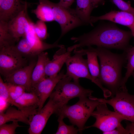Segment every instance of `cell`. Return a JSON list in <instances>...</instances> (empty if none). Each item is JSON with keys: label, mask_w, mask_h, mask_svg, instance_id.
<instances>
[{"label": "cell", "mask_w": 134, "mask_h": 134, "mask_svg": "<svg viewBox=\"0 0 134 134\" xmlns=\"http://www.w3.org/2000/svg\"><path fill=\"white\" fill-rule=\"evenodd\" d=\"M133 37L131 31L122 29L115 23H102L88 33L71 37V40L77 44L68 47L67 50L72 52L75 49L95 45L124 51L130 45L129 42Z\"/></svg>", "instance_id": "6da1fadb"}, {"label": "cell", "mask_w": 134, "mask_h": 134, "mask_svg": "<svg viewBox=\"0 0 134 134\" xmlns=\"http://www.w3.org/2000/svg\"><path fill=\"white\" fill-rule=\"evenodd\" d=\"M93 49L100 60L99 80L114 96L121 86L122 70L127 62L125 54L124 52L120 54L114 53L101 47L93 48Z\"/></svg>", "instance_id": "7a4b0ae2"}, {"label": "cell", "mask_w": 134, "mask_h": 134, "mask_svg": "<svg viewBox=\"0 0 134 134\" xmlns=\"http://www.w3.org/2000/svg\"><path fill=\"white\" fill-rule=\"evenodd\" d=\"M100 103L91 96L89 98L80 97L74 104L66 105L60 108L56 114L63 118H68L73 125L77 127L79 132L81 133L85 129L86 122Z\"/></svg>", "instance_id": "3957f363"}, {"label": "cell", "mask_w": 134, "mask_h": 134, "mask_svg": "<svg viewBox=\"0 0 134 134\" xmlns=\"http://www.w3.org/2000/svg\"><path fill=\"white\" fill-rule=\"evenodd\" d=\"M72 78L65 76L58 83L51 94L58 102L64 106L67 105L70 100L76 97H89L93 91L86 89L79 82L71 81Z\"/></svg>", "instance_id": "277c9868"}, {"label": "cell", "mask_w": 134, "mask_h": 134, "mask_svg": "<svg viewBox=\"0 0 134 134\" xmlns=\"http://www.w3.org/2000/svg\"><path fill=\"white\" fill-rule=\"evenodd\" d=\"M115 95V96L109 100L92 97L100 102L111 106L114 111L124 120L134 122V94L129 93L125 87H120Z\"/></svg>", "instance_id": "5b68a950"}, {"label": "cell", "mask_w": 134, "mask_h": 134, "mask_svg": "<svg viewBox=\"0 0 134 134\" xmlns=\"http://www.w3.org/2000/svg\"><path fill=\"white\" fill-rule=\"evenodd\" d=\"M74 54L70 55L65 63L67 72L65 75L73 79V81L79 82L80 78L89 79L97 85L102 90L105 91L106 89L101 83L97 81L91 75L89 69L87 59L83 56L86 54L80 49H75L73 50Z\"/></svg>", "instance_id": "8992f818"}, {"label": "cell", "mask_w": 134, "mask_h": 134, "mask_svg": "<svg viewBox=\"0 0 134 134\" xmlns=\"http://www.w3.org/2000/svg\"><path fill=\"white\" fill-rule=\"evenodd\" d=\"M55 21L60 25L61 34L57 41L58 42L66 34L77 27L85 25L75 13V9L65 8L59 3L50 2Z\"/></svg>", "instance_id": "52a82bcc"}, {"label": "cell", "mask_w": 134, "mask_h": 134, "mask_svg": "<svg viewBox=\"0 0 134 134\" xmlns=\"http://www.w3.org/2000/svg\"><path fill=\"white\" fill-rule=\"evenodd\" d=\"M96 108L91 115L96 118L95 122L91 126L85 127V129L94 127L100 130L103 133L107 132L116 128L121 124L122 121L124 120L115 112L109 110L105 103L100 102Z\"/></svg>", "instance_id": "ba28073f"}, {"label": "cell", "mask_w": 134, "mask_h": 134, "mask_svg": "<svg viewBox=\"0 0 134 134\" xmlns=\"http://www.w3.org/2000/svg\"><path fill=\"white\" fill-rule=\"evenodd\" d=\"M13 46L0 49V73L4 78L27 65L26 59Z\"/></svg>", "instance_id": "9c48e42d"}, {"label": "cell", "mask_w": 134, "mask_h": 134, "mask_svg": "<svg viewBox=\"0 0 134 134\" xmlns=\"http://www.w3.org/2000/svg\"><path fill=\"white\" fill-rule=\"evenodd\" d=\"M49 97L47 103L33 117L28 130L29 134H41L51 116L56 114L58 110L64 106L52 95Z\"/></svg>", "instance_id": "30bf717a"}, {"label": "cell", "mask_w": 134, "mask_h": 134, "mask_svg": "<svg viewBox=\"0 0 134 134\" xmlns=\"http://www.w3.org/2000/svg\"><path fill=\"white\" fill-rule=\"evenodd\" d=\"M65 75L64 71H62L55 76L46 77L32 88L31 92H34L39 100L37 112L43 107L46 100L49 97L58 83Z\"/></svg>", "instance_id": "8fae6325"}, {"label": "cell", "mask_w": 134, "mask_h": 134, "mask_svg": "<svg viewBox=\"0 0 134 134\" xmlns=\"http://www.w3.org/2000/svg\"><path fill=\"white\" fill-rule=\"evenodd\" d=\"M37 107L17 109L8 107L5 112L0 113V125L10 121L22 122L29 125L33 116L38 111Z\"/></svg>", "instance_id": "7c38bea8"}, {"label": "cell", "mask_w": 134, "mask_h": 134, "mask_svg": "<svg viewBox=\"0 0 134 134\" xmlns=\"http://www.w3.org/2000/svg\"><path fill=\"white\" fill-rule=\"evenodd\" d=\"M106 20L126 26L130 30L134 39V14L122 11L112 10L99 16H91L90 25L99 20Z\"/></svg>", "instance_id": "4fadbf2b"}, {"label": "cell", "mask_w": 134, "mask_h": 134, "mask_svg": "<svg viewBox=\"0 0 134 134\" xmlns=\"http://www.w3.org/2000/svg\"><path fill=\"white\" fill-rule=\"evenodd\" d=\"M36 61H31L28 65L4 78L5 82L23 86L28 92H31L32 75Z\"/></svg>", "instance_id": "5bb4252c"}, {"label": "cell", "mask_w": 134, "mask_h": 134, "mask_svg": "<svg viewBox=\"0 0 134 134\" xmlns=\"http://www.w3.org/2000/svg\"><path fill=\"white\" fill-rule=\"evenodd\" d=\"M27 7L7 22L10 32L18 42L20 37L25 36L32 22L27 14Z\"/></svg>", "instance_id": "9a60e30c"}, {"label": "cell", "mask_w": 134, "mask_h": 134, "mask_svg": "<svg viewBox=\"0 0 134 134\" xmlns=\"http://www.w3.org/2000/svg\"><path fill=\"white\" fill-rule=\"evenodd\" d=\"M28 3L21 0H2L0 4V21L8 22L28 7Z\"/></svg>", "instance_id": "2e32d148"}, {"label": "cell", "mask_w": 134, "mask_h": 134, "mask_svg": "<svg viewBox=\"0 0 134 134\" xmlns=\"http://www.w3.org/2000/svg\"><path fill=\"white\" fill-rule=\"evenodd\" d=\"M59 48L54 55L52 59L49 60L46 64L45 69L46 77L57 75L68 58L71 55V52L67 51L64 45Z\"/></svg>", "instance_id": "e0dca14e"}, {"label": "cell", "mask_w": 134, "mask_h": 134, "mask_svg": "<svg viewBox=\"0 0 134 134\" xmlns=\"http://www.w3.org/2000/svg\"><path fill=\"white\" fill-rule=\"evenodd\" d=\"M33 23L32 22L31 23L30 28L24 37L30 45L33 56H37L47 49L56 47L60 48L64 45L59 44L56 41L53 44H50L45 42L40 39L34 31Z\"/></svg>", "instance_id": "ac0fdd59"}, {"label": "cell", "mask_w": 134, "mask_h": 134, "mask_svg": "<svg viewBox=\"0 0 134 134\" xmlns=\"http://www.w3.org/2000/svg\"><path fill=\"white\" fill-rule=\"evenodd\" d=\"M37 56V59L32 75V89L38 83L46 77L45 66L47 62L50 60L47 52H42Z\"/></svg>", "instance_id": "d6986e66"}, {"label": "cell", "mask_w": 134, "mask_h": 134, "mask_svg": "<svg viewBox=\"0 0 134 134\" xmlns=\"http://www.w3.org/2000/svg\"><path fill=\"white\" fill-rule=\"evenodd\" d=\"M88 47L87 49H80L87 55L88 65L91 75L97 81L101 83L99 79L100 67L98 61L97 54L93 48L91 46Z\"/></svg>", "instance_id": "ffe728a7"}, {"label": "cell", "mask_w": 134, "mask_h": 134, "mask_svg": "<svg viewBox=\"0 0 134 134\" xmlns=\"http://www.w3.org/2000/svg\"><path fill=\"white\" fill-rule=\"evenodd\" d=\"M75 11L77 16L85 25L90 24L91 14L96 8L91 0H76Z\"/></svg>", "instance_id": "44dd1931"}, {"label": "cell", "mask_w": 134, "mask_h": 134, "mask_svg": "<svg viewBox=\"0 0 134 134\" xmlns=\"http://www.w3.org/2000/svg\"><path fill=\"white\" fill-rule=\"evenodd\" d=\"M50 2L49 0H39V4L32 12L39 20L44 22L55 21Z\"/></svg>", "instance_id": "7402d4cb"}, {"label": "cell", "mask_w": 134, "mask_h": 134, "mask_svg": "<svg viewBox=\"0 0 134 134\" xmlns=\"http://www.w3.org/2000/svg\"><path fill=\"white\" fill-rule=\"evenodd\" d=\"M39 104L38 96L34 92H31L24 93L14 101L13 105L21 109L35 106L38 107Z\"/></svg>", "instance_id": "603a6c76"}, {"label": "cell", "mask_w": 134, "mask_h": 134, "mask_svg": "<svg viewBox=\"0 0 134 134\" xmlns=\"http://www.w3.org/2000/svg\"><path fill=\"white\" fill-rule=\"evenodd\" d=\"M18 42L10 32L7 22L0 21V49L13 46Z\"/></svg>", "instance_id": "cb8c5ba5"}, {"label": "cell", "mask_w": 134, "mask_h": 134, "mask_svg": "<svg viewBox=\"0 0 134 134\" xmlns=\"http://www.w3.org/2000/svg\"><path fill=\"white\" fill-rule=\"evenodd\" d=\"M124 52L126 59L127 70L125 76L122 79L121 86L122 87H126V83L134 71V46L130 45L124 51Z\"/></svg>", "instance_id": "d4e9b609"}, {"label": "cell", "mask_w": 134, "mask_h": 134, "mask_svg": "<svg viewBox=\"0 0 134 134\" xmlns=\"http://www.w3.org/2000/svg\"><path fill=\"white\" fill-rule=\"evenodd\" d=\"M63 117L58 116V128L55 134H76L79 132L78 129L74 127V125H67L64 122Z\"/></svg>", "instance_id": "484cf974"}, {"label": "cell", "mask_w": 134, "mask_h": 134, "mask_svg": "<svg viewBox=\"0 0 134 134\" xmlns=\"http://www.w3.org/2000/svg\"><path fill=\"white\" fill-rule=\"evenodd\" d=\"M6 83L10 97L13 102V105L14 101L25 93L26 89L24 87L21 86Z\"/></svg>", "instance_id": "4316f807"}, {"label": "cell", "mask_w": 134, "mask_h": 134, "mask_svg": "<svg viewBox=\"0 0 134 134\" xmlns=\"http://www.w3.org/2000/svg\"><path fill=\"white\" fill-rule=\"evenodd\" d=\"M45 22L39 20L35 23H33V29L36 35L42 41L46 39L48 36L47 27Z\"/></svg>", "instance_id": "83f0119b"}, {"label": "cell", "mask_w": 134, "mask_h": 134, "mask_svg": "<svg viewBox=\"0 0 134 134\" xmlns=\"http://www.w3.org/2000/svg\"><path fill=\"white\" fill-rule=\"evenodd\" d=\"M11 123L7 124L5 123L0 125V134H15L16 133V128L20 127L18 122L13 121Z\"/></svg>", "instance_id": "f1b7e54d"}, {"label": "cell", "mask_w": 134, "mask_h": 134, "mask_svg": "<svg viewBox=\"0 0 134 134\" xmlns=\"http://www.w3.org/2000/svg\"><path fill=\"white\" fill-rule=\"evenodd\" d=\"M0 98L5 100L13 105V102L10 96L7 84L0 76Z\"/></svg>", "instance_id": "f546056e"}, {"label": "cell", "mask_w": 134, "mask_h": 134, "mask_svg": "<svg viewBox=\"0 0 134 134\" xmlns=\"http://www.w3.org/2000/svg\"><path fill=\"white\" fill-rule=\"evenodd\" d=\"M111 2L121 11L134 14V8L131 6L130 3L123 0H111Z\"/></svg>", "instance_id": "4dcf8cb0"}, {"label": "cell", "mask_w": 134, "mask_h": 134, "mask_svg": "<svg viewBox=\"0 0 134 134\" xmlns=\"http://www.w3.org/2000/svg\"><path fill=\"white\" fill-rule=\"evenodd\" d=\"M105 134H128V132L121 124L115 129L103 133Z\"/></svg>", "instance_id": "1f68e13d"}, {"label": "cell", "mask_w": 134, "mask_h": 134, "mask_svg": "<svg viewBox=\"0 0 134 134\" xmlns=\"http://www.w3.org/2000/svg\"><path fill=\"white\" fill-rule=\"evenodd\" d=\"M74 0H60L58 2L61 6L65 7H70V6L73 3Z\"/></svg>", "instance_id": "d6a6232c"}, {"label": "cell", "mask_w": 134, "mask_h": 134, "mask_svg": "<svg viewBox=\"0 0 134 134\" xmlns=\"http://www.w3.org/2000/svg\"><path fill=\"white\" fill-rule=\"evenodd\" d=\"M0 113L4 112V111L8 107V105L10 104L6 101L0 98Z\"/></svg>", "instance_id": "836d02e7"}, {"label": "cell", "mask_w": 134, "mask_h": 134, "mask_svg": "<svg viewBox=\"0 0 134 134\" xmlns=\"http://www.w3.org/2000/svg\"><path fill=\"white\" fill-rule=\"evenodd\" d=\"M128 134H134V122L128 123L125 128Z\"/></svg>", "instance_id": "e575fe53"}, {"label": "cell", "mask_w": 134, "mask_h": 134, "mask_svg": "<svg viewBox=\"0 0 134 134\" xmlns=\"http://www.w3.org/2000/svg\"><path fill=\"white\" fill-rule=\"evenodd\" d=\"M96 8L99 5L103 4L105 0H91Z\"/></svg>", "instance_id": "d590c367"}, {"label": "cell", "mask_w": 134, "mask_h": 134, "mask_svg": "<svg viewBox=\"0 0 134 134\" xmlns=\"http://www.w3.org/2000/svg\"><path fill=\"white\" fill-rule=\"evenodd\" d=\"M132 76L133 77V78L134 79V71L132 73Z\"/></svg>", "instance_id": "8d00e7d4"}]
</instances>
